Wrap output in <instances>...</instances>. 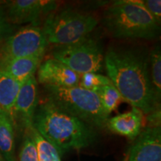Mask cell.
Listing matches in <instances>:
<instances>
[{"label":"cell","mask_w":161,"mask_h":161,"mask_svg":"<svg viewBox=\"0 0 161 161\" xmlns=\"http://www.w3.org/2000/svg\"><path fill=\"white\" fill-rule=\"evenodd\" d=\"M108 78L125 101L149 115L160 110L151 81L149 53L145 48L112 46L104 55Z\"/></svg>","instance_id":"6da1fadb"},{"label":"cell","mask_w":161,"mask_h":161,"mask_svg":"<svg viewBox=\"0 0 161 161\" xmlns=\"http://www.w3.org/2000/svg\"><path fill=\"white\" fill-rule=\"evenodd\" d=\"M33 128L55 147L60 156L71 150L86 148L96 137L92 126L47 100L38 105Z\"/></svg>","instance_id":"7a4b0ae2"},{"label":"cell","mask_w":161,"mask_h":161,"mask_svg":"<svg viewBox=\"0 0 161 161\" xmlns=\"http://www.w3.org/2000/svg\"><path fill=\"white\" fill-rule=\"evenodd\" d=\"M102 23L112 37L117 39H155L160 25L140 1H116L103 14Z\"/></svg>","instance_id":"3957f363"},{"label":"cell","mask_w":161,"mask_h":161,"mask_svg":"<svg viewBox=\"0 0 161 161\" xmlns=\"http://www.w3.org/2000/svg\"><path fill=\"white\" fill-rule=\"evenodd\" d=\"M43 92L46 100L92 127L103 128L109 119L93 91L79 86L59 87L43 85Z\"/></svg>","instance_id":"277c9868"},{"label":"cell","mask_w":161,"mask_h":161,"mask_svg":"<svg viewBox=\"0 0 161 161\" xmlns=\"http://www.w3.org/2000/svg\"><path fill=\"white\" fill-rule=\"evenodd\" d=\"M97 24L98 20L94 16L66 8L49 14L46 17L42 30L48 43L64 46L90 35Z\"/></svg>","instance_id":"5b68a950"},{"label":"cell","mask_w":161,"mask_h":161,"mask_svg":"<svg viewBox=\"0 0 161 161\" xmlns=\"http://www.w3.org/2000/svg\"><path fill=\"white\" fill-rule=\"evenodd\" d=\"M52 56L79 75L99 72L104 63L102 44L91 34L75 43L55 46L52 49Z\"/></svg>","instance_id":"8992f818"},{"label":"cell","mask_w":161,"mask_h":161,"mask_svg":"<svg viewBox=\"0 0 161 161\" xmlns=\"http://www.w3.org/2000/svg\"><path fill=\"white\" fill-rule=\"evenodd\" d=\"M49 43L37 25L23 27L0 43V59L43 58Z\"/></svg>","instance_id":"52a82bcc"},{"label":"cell","mask_w":161,"mask_h":161,"mask_svg":"<svg viewBox=\"0 0 161 161\" xmlns=\"http://www.w3.org/2000/svg\"><path fill=\"white\" fill-rule=\"evenodd\" d=\"M58 3L52 0H15L8 2L5 14L10 24L37 25L43 17L56 11Z\"/></svg>","instance_id":"ba28073f"},{"label":"cell","mask_w":161,"mask_h":161,"mask_svg":"<svg viewBox=\"0 0 161 161\" xmlns=\"http://www.w3.org/2000/svg\"><path fill=\"white\" fill-rule=\"evenodd\" d=\"M39 105L38 82L35 75L21 84L16 98L14 116L26 130L33 128V119L36 110Z\"/></svg>","instance_id":"9c48e42d"},{"label":"cell","mask_w":161,"mask_h":161,"mask_svg":"<svg viewBox=\"0 0 161 161\" xmlns=\"http://www.w3.org/2000/svg\"><path fill=\"white\" fill-rule=\"evenodd\" d=\"M37 80L43 85L73 87L79 85L80 75L65 64L52 58L40 64Z\"/></svg>","instance_id":"30bf717a"},{"label":"cell","mask_w":161,"mask_h":161,"mask_svg":"<svg viewBox=\"0 0 161 161\" xmlns=\"http://www.w3.org/2000/svg\"><path fill=\"white\" fill-rule=\"evenodd\" d=\"M128 161H161L160 126H149L141 131L130 149Z\"/></svg>","instance_id":"8fae6325"},{"label":"cell","mask_w":161,"mask_h":161,"mask_svg":"<svg viewBox=\"0 0 161 161\" xmlns=\"http://www.w3.org/2000/svg\"><path fill=\"white\" fill-rule=\"evenodd\" d=\"M142 125L143 114L134 107L130 111L109 118L105 125L110 131L130 140H136L142 131Z\"/></svg>","instance_id":"7c38bea8"},{"label":"cell","mask_w":161,"mask_h":161,"mask_svg":"<svg viewBox=\"0 0 161 161\" xmlns=\"http://www.w3.org/2000/svg\"><path fill=\"white\" fill-rule=\"evenodd\" d=\"M43 58H22L0 59V70L20 84L35 75Z\"/></svg>","instance_id":"4fadbf2b"},{"label":"cell","mask_w":161,"mask_h":161,"mask_svg":"<svg viewBox=\"0 0 161 161\" xmlns=\"http://www.w3.org/2000/svg\"><path fill=\"white\" fill-rule=\"evenodd\" d=\"M14 125L11 116L0 109V153L5 161H17Z\"/></svg>","instance_id":"5bb4252c"},{"label":"cell","mask_w":161,"mask_h":161,"mask_svg":"<svg viewBox=\"0 0 161 161\" xmlns=\"http://www.w3.org/2000/svg\"><path fill=\"white\" fill-rule=\"evenodd\" d=\"M21 84L0 70V109L14 121V108Z\"/></svg>","instance_id":"9a60e30c"},{"label":"cell","mask_w":161,"mask_h":161,"mask_svg":"<svg viewBox=\"0 0 161 161\" xmlns=\"http://www.w3.org/2000/svg\"><path fill=\"white\" fill-rule=\"evenodd\" d=\"M94 92L98 96L102 108L108 115L117 108L121 102L125 101L112 82L98 88Z\"/></svg>","instance_id":"2e32d148"},{"label":"cell","mask_w":161,"mask_h":161,"mask_svg":"<svg viewBox=\"0 0 161 161\" xmlns=\"http://www.w3.org/2000/svg\"><path fill=\"white\" fill-rule=\"evenodd\" d=\"M149 72L151 81L155 95L161 98V49L158 44L149 53Z\"/></svg>","instance_id":"e0dca14e"},{"label":"cell","mask_w":161,"mask_h":161,"mask_svg":"<svg viewBox=\"0 0 161 161\" xmlns=\"http://www.w3.org/2000/svg\"><path fill=\"white\" fill-rule=\"evenodd\" d=\"M31 134L37 147L38 161H61L57 149L34 128L31 129Z\"/></svg>","instance_id":"ac0fdd59"},{"label":"cell","mask_w":161,"mask_h":161,"mask_svg":"<svg viewBox=\"0 0 161 161\" xmlns=\"http://www.w3.org/2000/svg\"><path fill=\"white\" fill-rule=\"evenodd\" d=\"M110 83L111 81L107 76L102 75L97 72H88L80 75L78 86L84 89L95 92L98 88Z\"/></svg>","instance_id":"d6986e66"},{"label":"cell","mask_w":161,"mask_h":161,"mask_svg":"<svg viewBox=\"0 0 161 161\" xmlns=\"http://www.w3.org/2000/svg\"><path fill=\"white\" fill-rule=\"evenodd\" d=\"M19 161H38L37 147L31 134V130H27L19 154Z\"/></svg>","instance_id":"ffe728a7"},{"label":"cell","mask_w":161,"mask_h":161,"mask_svg":"<svg viewBox=\"0 0 161 161\" xmlns=\"http://www.w3.org/2000/svg\"><path fill=\"white\" fill-rule=\"evenodd\" d=\"M140 3L159 25L161 23V1L160 0H141Z\"/></svg>","instance_id":"44dd1931"},{"label":"cell","mask_w":161,"mask_h":161,"mask_svg":"<svg viewBox=\"0 0 161 161\" xmlns=\"http://www.w3.org/2000/svg\"><path fill=\"white\" fill-rule=\"evenodd\" d=\"M11 31V25L6 19L5 12L0 8V43L8 37Z\"/></svg>","instance_id":"7402d4cb"},{"label":"cell","mask_w":161,"mask_h":161,"mask_svg":"<svg viewBox=\"0 0 161 161\" xmlns=\"http://www.w3.org/2000/svg\"><path fill=\"white\" fill-rule=\"evenodd\" d=\"M0 161H5V160H4V158H3V157L2 156L1 153H0Z\"/></svg>","instance_id":"603a6c76"}]
</instances>
